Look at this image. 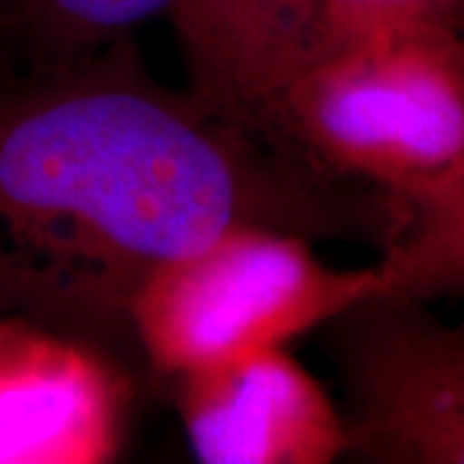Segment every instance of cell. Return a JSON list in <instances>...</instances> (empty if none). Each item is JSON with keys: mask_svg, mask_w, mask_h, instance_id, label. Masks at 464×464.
<instances>
[{"mask_svg": "<svg viewBox=\"0 0 464 464\" xmlns=\"http://www.w3.org/2000/svg\"><path fill=\"white\" fill-rule=\"evenodd\" d=\"M387 289L413 297H464V173L444 194L402 212L377 264Z\"/></svg>", "mask_w": 464, "mask_h": 464, "instance_id": "cell-9", "label": "cell"}, {"mask_svg": "<svg viewBox=\"0 0 464 464\" xmlns=\"http://www.w3.org/2000/svg\"><path fill=\"white\" fill-rule=\"evenodd\" d=\"M130 392L114 353L0 315V464L114 462Z\"/></svg>", "mask_w": 464, "mask_h": 464, "instance_id": "cell-5", "label": "cell"}, {"mask_svg": "<svg viewBox=\"0 0 464 464\" xmlns=\"http://www.w3.org/2000/svg\"><path fill=\"white\" fill-rule=\"evenodd\" d=\"M429 26L464 32V0H317L304 63L384 34Z\"/></svg>", "mask_w": 464, "mask_h": 464, "instance_id": "cell-10", "label": "cell"}, {"mask_svg": "<svg viewBox=\"0 0 464 464\" xmlns=\"http://www.w3.org/2000/svg\"><path fill=\"white\" fill-rule=\"evenodd\" d=\"M382 289L380 266L333 268L310 237L243 222L150 276L132 304L134 346L176 380L286 346Z\"/></svg>", "mask_w": 464, "mask_h": 464, "instance_id": "cell-3", "label": "cell"}, {"mask_svg": "<svg viewBox=\"0 0 464 464\" xmlns=\"http://www.w3.org/2000/svg\"><path fill=\"white\" fill-rule=\"evenodd\" d=\"M286 152L415 209L464 173V32L384 34L299 67L279 106Z\"/></svg>", "mask_w": 464, "mask_h": 464, "instance_id": "cell-2", "label": "cell"}, {"mask_svg": "<svg viewBox=\"0 0 464 464\" xmlns=\"http://www.w3.org/2000/svg\"><path fill=\"white\" fill-rule=\"evenodd\" d=\"M176 0H0V83L60 75L127 42Z\"/></svg>", "mask_w": 464, "mask_h": 464, "instance_id": "cell-8", "label": "cell"}, {"mask_svg": "<svg viewBox=\"0 0 464 464\" xmlns=\"http://www.w3.org/2000/svg\"><path fill=\"white\" fill-rule=\"evenodd\" d=\"M317 0H176L188 96L243 132L279 145L286 85L304 65ZM284 150V148H282Z\"/></svg>", "mask_w": 464, "mask_h": 464, "instance_id": "cell-7", "label": "cell"}, {"mask_svg": "<svg viewBox=\"0 0 464 464\" xmlns=\"http://www.w3.org/2000/svg\"><path fill=\"white\" fill-rule=\"evenodd\" d=\"M320 331L343 392L348 447L366 462L464 464V325L382 289Z\"/></svg>", "mask_w": 464, "mask_h": 464, "instance_id": "cell-4", "label": "cell"}, {"mask_svg": "<svg viewBox=\"0 0 464 464\" xmlns=\"http://www.w3.org/2000/svg\"><path fill=\"white\" fill-rule=\"evenodd\" d=\"M335 183L152 81L130 39L0 83V315L119 356L150 276L232 225L390 237L395 204Z\"/></svg>", "mask_w": 464, "mask_h": 464, "instance_id": "cell-1", "label": "cell"}, {"mask_svg": "<svg viewBox=\"0 0 464 464\" xmlns=\"http://www.w3.org/2000/svg\"><path fill=\"white\" fill-rule=\"evenodd\" d=\"M170 382L186 441L199 462L328 464L346 454L341 408L284 346Z\"/></svg>", "mask_w": 464, "mask_h": 464, "instance_id": "cell-6", "label": "cell"}]
</instances>
